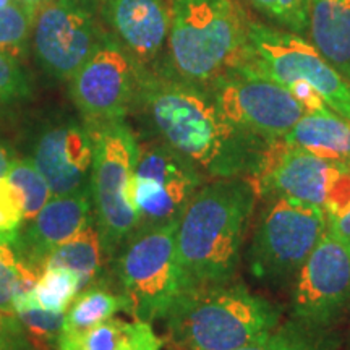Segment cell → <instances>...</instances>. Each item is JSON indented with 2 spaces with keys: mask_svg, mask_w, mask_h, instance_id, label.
I'll return each instance as SVG.
<instances>
[{
  "mask_svg": "<svg viewBox=\"0 0 350 350\" xmlns=\"http://www.w3.org/2000/svg\"><path fill=\"white\" fill-rule=\"evenodd\" d=\"M135 112L157 142L188 157L208 180L253 182L265 165L269 144L232 125L206 88L146 72Z\"/></svg>",
  "mask_w": 350,
  "mask_h": 350,
  "instance_id": "1",
  "label": "cell"
},
{
  "mask_svg": "<svg viewBox=\"0 0 350 350\" xmlns=\"http://www.w3.org/2000/svg\"><path fill=\"white\" fill-rule=\"evenodd\" d=\"M256 198L250 178H216L196 191L177 224L185 291L234 281Z\"/></svg>",
  "mask_w": 350,
  "mask_h": 350,
  "instance_id": "2",
  "label": "cell"
},
{
  "mask_svg": "<svg viewBox=\"0 0 350 350\" xmlns=\"http://www.w3.org/2000/svg\"><path fill=\"white\" fill-rule=\"evenodd\" d=\"M281 308L234 281L183 291L165 314L170 350H237L281 325Z\"/></svg>",
  "mask_w": 350,
  "mask_h": 350,
  "instance_id": "3",
  "label": "cell"
},
{
  "mask_svg": "<svg viewBox=\"0 0 350 350\" xmlns=\"http://www.w3.org/2000/svg\"><path fill=\"white\" fill-rule=\"evenodd\" d=\"M167 54L159 75L208 88L248 49V21L235 0H170Z\"/></svg>",
  "mask_w": 350,
  "mask_h": 350,
  "instance_id": "4",
  "label": "cell"
},
{
  "mask_svg": "<svg viewBox=\"0 0 350 350\" xmlns=\"http://www.w3.org/2000/svg\"><path fill=\"white\" fill-rule=\"evenodd\" d=\"M177 224L137 229L112 258V278L126 299L131 318L148 323L164 319L185 291Z\"/></svg>",
  "mask_w": 350,
  "mask_h": 350,
  "instance_id": "5",
  "label": "cell"
},
{
  "mask_svg": "<svg viewBox=\"0 0 350 350\" xmlns=\"http://www.w3.org/2000/svg\"><path fill=\"white\" fill-rule=\"evenodd\" d=\"M88 129L93 138L91 200L94 224L111 262L125 240L138 229L133 172L139 142L125 120L91 124Z\"/></svg>",
  "mask_w": 350,
  "mask_h": 350,
  "instance_id": "6",
  "label": "cell"
},
{
  "mask_svg": "<svg viewBox=\"0 0 350 350\" xmlns=\"http://www.w3.org/2000/svg\"><path fill=\"white\" fill-rule=\"evenodd\" d=\"M256 219L247 262L252 275L269 286L292 282L327 229L325 209L268 196Z\"/></svg>",
  "mask_w": 350,
  "mask_h": 350,
  "instance_id": "7",
  "label": "cell"
},
{
  "mask_svg": "<svg viewBox=\"0 0 350 350\" xmlns=\"http://www.w3.org/2000/svg\"><path fill=\"white\" fill-rule=\"evenodd\" d=\"M237 70L268 78L284 88L292 83H308L329 109L350 122V83L313 42L299 34L248 23L247 55Z\"/></svg>",
  "mask_w": 350,
  "mask_h": 350,
  "instance_id": "8",
  "label": "cell"
},
{
  "mask_svg": "<svg viewBox=\"0 0 350 350\" xmlns=\"http://www.w3.org/2000/svg\"><path fill=\"white\" fill-rule=\"evenodd\" d=\"M146 70L106 28L68 81V96L88 125L125 120L135 112Z\"/></svg>",
  "mask_w": 350,
  "mask_h": 350,
  "instance_id": "9",
  "label": "cell"
},
{
  "mask_svg": "<svg viewBox=\"0 0 350 350\" xmlns=\"http://www.w3.org/2000/svg\"><path fill=\"white\" fill-rule=\"evenodd\" d=\"M103 0H51L33 28L36 64L49 80L70 81L106 29Z\"/></svg>",
  "mask_w": 350,
  "mask_h": 350,
  "instance_id": "10",
  "label": "cell"
},
{
  "mask_svg": "<svg viewBox=\"0 0 350 350\" xmlns=\"http://www.w3.org/2000/svg\"><path fill=\"white\" fill-rule=\"evenodd\" d=\"M208 178L188 157L161 142L139 143L133 172L138 229L178 222Z\"/></svg>",
  "mask_w": 350,
  "mask_h": 350,
  "instance_id": "11",
  "label": "cell"
},
{
  "mask_svg": "<svg viewBox=\"0 0 350 350\" xmlns=\"http://www.w3.org/2000/svg\"><path fill=\"white\" fill-rule=\"evenodd\" d=\"M20 154L42 174L52 196L91 190L93 138L81 117L67 112L42 117L29 129Z\"/></svg>",
  "mask_w": 350,
  "mask_h": 350,
  "instance_id": "12",
  "label": "cell"
},
{
  "mask_svg": "<svg viewBox=\"0 0 350 350\" xmlns=\"http://www.w3.org/2000/svg\"><path fill=\"white\" fill-rule=\"evenodd\" d=\"M208 90L232 125L268 144L284 139L306 113L279 83L240 70L221 77Z\"/></svg>",
  "mask_w": 350,
  "mask_h": 350,
  "instance_id": "13",
  "label": "cell"
},
{
  "mask_svg": "<svg viewBox=\"0 0 350 350\" xmlns=\"http://www.w3.org/2000/svg\"><path fill=\"white\" fill-rule=\"evenodd\" d=\"M350 308V245L326 229L294 279L291 319L332 329Z\"/></svg>",
  "mask_w": 350,
  "mask_h": 350,
  "instance_id": "14",
  "label": "cell"
},
{
  "mask_svg": "<svg viewBox=\"0 0 350 350\" xmlns=\"http://www.w3.org/2000/svg\"><path fill=\"white\" fill-rule=\"evenodd\" d=\"M347 165L331 163L284 139L269 144L265 165L253 180L258 196H281L325 209L332 180Z\"/></svg>",
  "mask_w": 350,
  "mask_h": 350,
  "instance_id": "15",
  "label": "cell"
},
{
  "mask_svg": "<svg viewBox=\"0 0 350 350\" xmlns=\"http://www.w3.org/2000/svg\"><path fill=\"white\" fill-rule=\"evenodd\" d=\"M93 222L91 190L52 196L31 221L25 222L12 247L21 265L39 278L51 253Z\"/></svg>",
  "mask_w": 350,
  "mask_h": 350,
  "instance_id": "16",
  "label": "cell"
},
{
  "mask_svg": "<svg viewBox=\"0 0 350 350\" xmlns=\"http://www.w3.org/2000/svg\"><path fill=\"white\" fill-rule=\"evenodd\" d=\"M103 20L137 62L157 72L167 49L170 8L165 0H103Z\"/></svg>",
  "mask_w": 350,
  "mask_h": 350,
  "instance_id": "17",
  "label": "cell"
},
{
  "mask_svg": "<svg viewBox=\"0 0 350 350\" xmlns=\"http://www.w3.org/2000/svg\"><path fill=\"white\" fill-rule=\"evenodd\" d=\"M151 323L111 318L85 331L60 332L55 350H163Z\"/></svg>",
  "mask_w": 350,
  "mask_h": 350,
  "instance_id": "18",
  "label": "cell"
},
{
  "mask_svg": "<svg viewBox=\"0 0 350 350\" xmlns=\"http://www.w3.org/2000/svg\"><path fill=\"white\" fill-rule=\"evenodd\" d=\"M292 146L350 167V122L327 109L306 112L284 137Z\"/></svg>",
  "mask_w": 350,
  "mask_h": 350,
  "instance_id": "19",
  "label": "cell"
},
{
  "mask_svg": "<svg viewBox=\"0 0 350 350\" xmlns=\"http://www.w3.org/2000/svg\"><path fill=\"white\" fill-rule=\"evenodd\" d=\"M308 26L314 47L350 83V7L310 0Z\"/></svg>",
  "mask_w": 350,
  "mask_h": 350,
  "instance_id": "20",
  "label": "cell"
},
{
  "mask_svg": "<svg viewBox=\"0 0 350 350\" xmlns=\"http://www.w3.org/2000/svg\"><path fill=\"white\" fill-rule=\"evenodd\" d=\"M129 313V304L117 288L112 273L81 288L65 312L62 332L85 331L107 321L117 313Z\"/></svg>",
  "mask_w": 350,
  "mask_h": 350,
  "instance_id": "21",
  "label": "cell"
},
{
  "mask_svg": "<svg viewBox=\"0 0 350 350\" xmlns=\"http://www.w3.org/2000/svg\"><path fill=\"white\" fill-rule=\"evenodd\" d=\"M44 268H67L73 271L80 278L83 288L107 275L111 271V262L104 253L99 230L94 222L80 235L52 252L44 262Z\"/></svg>",
  "mask_w": 350,
  "mask_h": 350,
  "instance_id": "22",
  "label": "cell"
},
{
  "mask_svg": "<svg viewBox=\"0 0 350 350\" xmlns=\"http://www.w3.org/2000/svg\"><path fill=\"white\" fill-rule=\"evenodd\" d=\"M339 336L332 329H319L288 318L265 338L237 350H338Z\"/></svg>",
  "mask_w": 350,
  "mask_h": 350,
  "instance_id": "23",
  "label": "cell"
},
{
  "mask_svg": "<svg viewBox=\"0 0 350 350\" xmlns=\"http://www.w3.org/2000/svg\"><path fill=\"white\" fill-rule=\"evenodd\" d=\"M33 93V78L20 59L0 52V126L20 116Z\"/></svg>",
  "mask_w": 350,
  "mask_h": 350,
  "instance_id": "24",
  "label": "cell"
},
{
  "mask_svg": "<svg viewBox=\"0 0 350 350\" xmlns=\"http://www.w3.org/2000/svg\"><path fill=\"white\" fill-rule=\"evenodd\" d=\"M83 288L80 278L67 268H44L31 287L39 308L65 313Z\"/></svg>",
  "mask_w": 350,
  "mask_h": 350,
  "instance_id": "25",
  "label": "cell"
},
{
  "mask_svg": "<svg viewBox=\"0 0 350 350\" xmlns=\"http://www.w3.org/2000/svg\"><path fill=\"white\" fill-rule=\"evenodd\" d=\"M7 178L16 188L21 196L25 211V222L31 221L41 211L44 204L52 198L51 188L42 174L34 167L31 161L25 156H18L12 167L8 169Z\"/></svg>",
  "mask_w": 350,
  "mask_h": 350,
  "instance_id": "26",
  "label": "cell"
},
{
  "mask_svg": "<svg viewBox=\"0 0 350 350\" xmlns=\"http://www.w3.org/2000/svg\"><path fill=\"white\" fill-rule=\"evenodd\" d=\"M34 20L36 15L18 2L0 7V52L21 59L28 49Z\"/></svg>",
  "mask_w": 350,
  "mask_h": 350,
  "instance_id": "27",
  "label": "cell"
},
{
  "mask_svg": "<svg viewBox=\"0 0 350 350\" xmlns=\"http://www.w3.org/2000/svg\"><path fill=\"white\" fill-rule=\"evenodd\" d=\"M38 275L21 265L12 245L0 243V312L15 314L16 294L34 286Z\"/></svg>",
  "mask_w": 350,
  "mask_h": 350,
  "instance_id": "28",
  "label": "cell"
},
{
  "mask_svg": "<svg viewBox=\"0 0 350 350\" xmlns=\"http://www.w3.org/2000/svg\"><path fill=\"white\" fill-rule=\"evenodd\" d=\"M15 314L18 317L21 325L25 326L26 332L34 344L39 340V342L46 344L47 347L55 350L57 339L62 332L65 313H55L39 308V306H29V308L18 310Z\"/></svg>",
  "mask_w": 350,
  "mask_h": 350,
  "instance_id": "29",
  "label": "cell"
},
{
  "mask_svg": "<svg viewBox=\"0 0 350 350\" xmlns=\"http://www.w3.org/2000/svg\"><path fill=\"white\" fill-rule=\"evenodd\" d=\"M256 10L286 26L292 33H304L308 26L310 0H248Z\"/></svg>",
  "mask_w": 350,
  "mask_h": 350,
  "instance_id": "30",
  "label": "cell"
},
{
  "mask_svg": "<svg viewBox=\"0 0 350 350\" xmlns=\"http://www.w3.org/2000/svg\"><path fill=\"white\" fill-rule=\"evenodd\" d=\"M25 224L21 196L5 177H0V243L13 245Z\"/></svg>",
  "mask_w": 350,
  "mask_h": 350,
  "instance_id": "31",
  "label": "cell"
},
{
  "mask_svg": "<svg viewBox=\"0 0 350 350\" xmlns=\"http://www.w3.org/2000/svg\"><path fill=\"white\" fill-rule=\"evenodd\" d=\"M0 350H39L16 314L0 312Z\"/></svg>",
  "mask_w": 350,
  "mask_h": 350,
  "instance_id": "32",
  "label": "cell"
},
{
  "mask_svg": "<svg viewBox=\"0 0 350 350\" xmlns=\"http://www.w3.org/2000/svg\"><path fill=\"white\" fill-rule=\"evenodd\" d=\"M20 156L18 148L13 144L10 139L0 135V177H5L8 169L15 163L16 157Z\"/></svg>",
  "mask_w": 350,
  "mask_h": 350,
  "instance_id": "33",
  "label": "cell"
},
{
  "mask_svg": "<svg viewBox=\"0 0 350 350\" xmlns=\"http://www.w3.org/2000/svg\"><path fill=\"white\" fill-rule=\"evenodd\" d=\"M327 229L350 245V208L339 216L327 217Z\"/></svg>",
  "mask_w": 350,
  "mask_h": 350,
  "instance_id": "34",
  "label": "cell"
},
{
  "mask_svg": "<svg viewBox=\"0 0 350 350\" xmlns=\"http://www.w3.org/2000/svg\"><path fill=\"white\" fill-rule=\"evenodd\" d=\"M15 2H18L20 5H23L25 8H28V10L33 12L34 15H38V12L41 10L44 5H47V3H49L51 0H15Z\"/></svg>",
  "mask_w": 350,
  "mask_h": 350,
  "instance_id": "35",
  "label": "cell"
},
{
  "mask_svg": "<svg viewBox=\"0 0 350 350\" xmlns=\"http://www.w3.org/2000/svg\"><path fill=\"white\" fill-rule=\"evenodd\" d=\"M331 2L339 3V5H342V7H350V0H331Z\"/></svg>",
  "mask_w": 350,
  "mask_h": 350,
  "instance_id": "36",
  "label": "cell"
},
{
  "mask_svg": "<svg viewBox=\"0 0 350 350\" xmlns=\"http://www.w3.org/2000/svg\"><path fill=\"white\" fill-rule=\"evenodd\" d=\"M12 2H15V0H0V7H5V5H8V3H12Z\"/></svg>",
  "mask_w": 350,
  "mask_h": 350,
  "instance_id": "37",
  "label": "cell"
},
{
  "mask_svg": "<svg viewBox=\"0 0 350 350\" xmlns=\"http://www.w3.org/2000/svg\"><path fill=\"white\" fill-rule=\"evenodd\" d=\"M349 350H350V338H349Z\"/></svg>",
  "mask_w": 350,
  "mask_h": 350,
  "instance_id": "38",
  "label": "cell"
}]
</instances>
